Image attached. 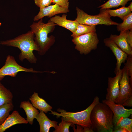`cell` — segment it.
<instances>
[{
  "mask_svg": "<svg viewBox=\"0 0 132 132\" xmlns=\"http://www.w3.org/2000/svg\"><path fill=\"white\" fill-rule=\"evenodd\" d=\"M102 102L108 106L112 111L113 114V121L114 126L116 124L121 117H128L132 114V109H126L122 105L106 99L103 100Z\"/></svg>",
  "mask_w": 132,
  "mask_h": 132,
  "instance_id": "cell-12",
  "label": "cell"
},
{
  "mask_svg": "<svg viewBox=\"0 0 132 132\" xmlns=\"http://www.w3.org/2000/svg\"><path fill=\"white\" fill-rule=\"evenodd\" d=\"M26 120L21 116L18 111H14L0 125V132H3L11 127L18 124H27Z\"/></svg>",
  "mask_w": 132,
  "mask_h": 132,
  "instance_id": "cell-13",
  "label": "cell"
},
{
  "mask_svg": "<svg viewBox=\"0 0 132 132\" xmlns=\"http://www.w3.org/2000/svg\"><path fill=\"white\" fill-rule=\"evenodd\" d=\"M72 41L75 48L81 54L86 55L96 49L99 40L96 32H93L73 38Z\"/></svg>",
  "mask_w": 132,
  "mask_h": 132,
  "instance_id": "cell-7",
  "label": "cell"
},
{
  "mask_svg": "<svg viewBox=\"0 0 132 132\" xmlns=\"http://www.w3.org/2000/svg\"><path fill=\"white\" fill-rule=\"evenodd\" d=\"M115 125L125 129L128 132H132V119L129 118L128 117H121L119 119Z\"/></svg>",
  "mask_w": 132,
  "mask_h": 132,
  "instance_id": "cell-25",
  "label": "cell"
},
{
  "mask_svg": "<svg viewBox=\"0 0 132 132\" xmlns=\"http://www.w3.org/2000/svg\"><path fill=\"white\" fill-rule=\"evenodd\" d=\"M126 37L128 43L132 48V30L126 31Z\"/></svg>",
  "mask_w": 132,
  "mask_h": 132,
  "instance_id": "cell-30",
  "label": "cell"
},
{
  "mask_svg": "<svg viewBox=\"0 0 132 132\" xmlns=\"http://www.w3.org/2000/svg\"><path fill=\"white\" fill-rule=\"evenodd\" d=\"M103 42L105 46L111 50L116 57L117 60L116 66L115 70L116 74L121 69V65L126 61L128 55L121 49L109 38L104 39Z\"/></svg>",
  "mask_w": 132,
  "mask_h": 132,
  "instance_id": "cell-10",
  "label": "cell"
},
{
  "mask_svg": "<svg viewBox=\"0 0 132 132\" xmlns=\"http://www.w3.org/2000/svg\"><path fill=\"white\" fill-rule=\"evenodd\" d=\"M99 102V97L96 96L91 104L82 111L76 112H70L59 108L57 111L60 112V113L51 111L50 113L56 116L57 118L61 117L65 121L70 122L73 125H78L83 127H88L92 128L90 120L91 112L94 107Z\"/></svg>",
  "mask_w": 132,
  "mask_h": 132,
  "instance_id": "cell-4",
  "label": "cell"
},
{
  "mask_svg": "<svg viewBox=\"0 0 132 132\" xmlns=\"http://www.w3.org/2000/svg\"><path fill=\"white\" fill-rule=\"evenodd\" d=\"M113 114L106 104L99 102L93 109L90 115L92 128L94 132H113Z\"/></svg>",
  "mask_w": 132,
  "mask_h": 132,
  "instance_id": "cell-3",
  "label": "cell"
},
{
  "mask_svg": "<svg viewBox=\"0 0 132 132\" xmlns=\"http://www.w3.org/2000/svg\"><path fill=\"white\" fill-rule=\"evenodd\" d=\"M14 107L13 103H7L0 106V125L8 117Z\"/></svg>",
  "mask_w": 132,
  "mask_h": 132,
  "instance_id": "cell-22",
  "label": "cell"
},
{
  "mask_svg": "<svg viewBox=\"0 0 132 132\" xmlns=\"http://www.w3.org/2000/svg\"><path fill=\"white\" fill-rule=\"evenodd\" d=\"M29 99L33 106L40 111L46 113L48 112L52 111V107L44 99L40 97L37 93L34 92Z\"/></svg>",
  "mask_w": 132,
  "mask_h": 132,
  "instance_id": "cell-17",
  "label": "cell"
},
{
  "mask_svg": "<svg viewBox=\"0 0 132 132\" xmlns=\"http://www.w3.org/2000/svg\"><path fill=\"white\" fill-rule=\"evenodd\" d=\"M43 18L30 26L34 35V39L38 46L39 54L43 55L52 46L55 41V37L48 36V34L54 30L56 24L49 20L46 23L43 22Z\"/></svg>",
  "mask_w": 132,
  "mask_h": 132,
  "instance_id": "cell-2",
  "label": "cell"
},
{
  "mask_svg": "<svg viewBox=\"0 0 132 132\" xmlns=\"http://www.w3.org/2000/svg\"><path fill=\"white\" fill-rule=\"evenodd\" d=\"M73 125V129L74 132H84V128L83 127L80 125H77V128L75 129Z\"/></svg>",
  "mask_w": 132,
  "mask_h": 132,
  "instance_id": "cell-32",
  "label": "cell"
},
{
  "mask_svg": "<svg viewBox=\"0 0 132 132\" xmlns=\"http://www.w3.org/2000/svg\"><path fill=\"white\" fill-rule=\"evenodd\" d=\"M96 26H91L79 24L71 36L73 38L87 34L91 32H96Z\"/></svg>",
  "mask_w": 132,
  "mask_h": 132,
  "instance_id": "cell-21",
  "label": "cell"
},
{
  "mask_svg": "<svg viewBox=\"0 0 132 132\" xmlns=\"http://www.w3.org/2000/svg\"><path fill=\"white\" fill-rule=\"evenodd\" d=\"M52 3L54 4H56L63 7L69 8V0H52Z\"/></svg>",
  "mask_w": 132,
  "mask_h": 132,
  "instance_id": "cell-29",
  "label": "cell"
},
{
  "mask_svg": "<svg viewBox=\"0 0 132 132\" xmlns=\"http://www.w3.org/2000/svg\"><path fill=\"white\" fill-rule=\"evenodd\" d=\"M21 71L31 73H39L41 72L23 67L19 65L13 56L8 55L6 57L4 65L0 69V81L6 76L14 77L18 73Z\"/></svg>",
  "mask_w": 132,
  "mask_h": 132,
  "instance_id": "cell-8",
  "label": "cell"
},
{
  "mask_svg": "<svg viewBox=\"0 0 132 132\" xmlns=\"http://www.w3.org/2000/svg\"><path fill=\"white\" fill-rule=\"evenodd\" d=\"M13 95L0 81V106L7 103H13Z\"/></svg>",
  "mask_w": 132,
  "mask_h": 132,
  "instance_id": "cell-19",
  "label": "cell"
},
{
  "mask_svg": "<svg viewBox=\"0 0 132 132\" xmlns=\"http://www.w3.org/2000/svg\"><path fill=\"white\" fill-rule=\"evenodd\" d=\"M132 0H108L104 4L99 6L100 9H110L117 8L119 6H125L128 2Z\"/></svg>",
  "mask_w": 132,
  "mask_h": 132,
  "instance_id": "cell-23",
  "label": "cell"
},
{
  "mask_svg": "<svg viewBox=\"0 0 132 132\" xmlns=\"http://www.w3.org/2000/svg\"><path fill=\"white\" fill-rule=\"evenodd\" d=\"M122 73V70L120 69L115 74V77L108 78L106 100L115 102L118 96L120 91L119 81Z\"/></svg>",
  "mask_w": 132,
  "mask_h": 132,
  "instance_id": "cell-9",
  "label": "cell"
},
{
  "mask_svg": "<svg viewBox=\"0 0 132 132\" xmlns=\"http://www.w3.org/2000/svg\"><path fill=\"white\" fill-rule=\"evenodd\" d=\"M130 11L132 12V2H131L129 6L128 7Z\"/></svg>",
  "mask_w": 132,
  "mask_h": 132,
  "instance_id": "cell-33",
  "label": "cell"
},
{
  "mask_svg": "<svg viewBox=\"0 0 132 132\" xmlns=\"http://www.w3.org/2000/svg\"><path fill=\"white\" fill-rule=\"evenodd\" d=\"M34 35L31 30L27 33L19 35L12 39L0 42V44L3 45L11 46L18 48L21 51L19 59L23 61L26 59L31 63H35L37 59L33 51H38V48L34 39Z\"/></svg>",
  "mask_w": 132,
  "mask_h": 132,
  "instance_id": "cell-1",
  "label": "cell"
},
{
  "mask_svg": "<svg viewBox=\"0 0 132 132\" xmlns=\"http://www.w3.org/2000/svg\"><path fill=\"white\" fill-rule=\"evenodd\" d=\"M1 22H0V26H1Z\"/></svg>",
  "mask_w": 132,
  "mask_h": 132,
  "instance_id": "cell-34",
  "label": "cell"
},
{
  "mask_svg": "<svg viewBox=\"0 0 132 132\" xmlns=\"http://www.w3.org/2000/svg\"><path fill=\"white\" fill-rule=\"evenodd\" d=\"M67 15L63 14L61 16L55 15L54 17L50 18L49 20L58 25L68 30L72 33L76 30L78 25V22L75 20H72L66 19Z\"/></svg>",
  "mask_w": 132,
  "mask_h": 132,
  "instance_id": "cell-14",
  "label": "cell"
},
{
  "mask_svg": "<svg viewBox=\"0 0 132 132\" xmlns=\"http://www.w3.org/2000/svg\"><path fill=\"white\" fill-rule=\"evenodd\" d=\"M113 132H128L125 129L114 126Z\"/></svg>",
  "mask_w": 132,
  "mask_h": 132,
  "instance_id": "cell-31",
  "label": "cell"
},
{
  "mask_svg": "<svg viewBox=\"0 0 132 132\" xmlns=\"http://www.w3.org/2000/svg\"><path fill=\"white\" fill-rule=\"evenodd\" d=\"M20 107L23 108L25 111L27 117L26 120L28 123L32 125L34 119L39 113L38 110L29 101H22Z\"/></svg>",
  "mask_w": 132,
  "mask_h": 132,
  "instance_id": "cell-18",
  "label": "cell"
},
{
  "mask_svg": "<svg viewBox=\"0 0 132 132\" xmlns=\"http://www.w3.org/2000/svg\"><path fill=\"white\" fill-rule=\"evenodd\" d=\"M35 4L39 8L47 7L52 3V0H34Z\"/></svg>",
  "mask_w": 132,
  "mask_h": 132,
  "instance_id": "cell-28",
  "label": "cell"
},
{
  "mask_svg": "<svg viewBox=\"0 0 132 132\" xmlns=\"http://www.w3.org/2000/svg\"><path fill=\"white\" fill-rule=\"evenodd\" d=\"M61 121L57 125L53 132H69V129L70 126L73 125L72 123L65 121L62 117Z\"/></svg>",
  "mask_w": 132,
  "mask_h": 132,
  "instance_id": "cell-26",
  "label": "cell"
},
{
  "mask_svg": "<svg viewBox=\"0 0 132 132\" xmlns=\"http://www.w3.org/2000/svg\"><path fill=\"white\" fill-rule=\"evenodd\" d=\"M35 119L39 125L40 132H49L51 127L55 129L58 125L57 121L50 120L45 113L42 111H40Z\"/></svg>",
  "mask_w": 132,
  "mask_h": 132,
  "instance_id": "cell-15",
  "label": "cell"
},
{
  "mask_svg": "<svg viewBox=\"0 0 132 132\" xmlns=\"http://www.w3.org/2000/svg\"><path fill=\"white\" fill-rule=\"evenodd\" d=\"M77 16L75 20L79 24L91 26L99 25H118L119 23L113 21L107 9H100L99 13L95 15L87 14L78 7H76Z\"/></svg>",
  "mask_w": 132,
  "mask_h": 132,
  "instance_id": "cell-5",
  "label": "cell"
},
{
  "mask_svg": "<svg viewBox=\"0 0 132 132\" xmlns=\"http://www.w3.org/2000/svg\"><path fill=\"white\" fill-rule=\"evenodd\" d=\"M126 61V62L125 66L127 69L129 76L130 83L132 87V53L128 55Z\"/></svg>",
  "mask_w": 132,
  "mask_h": 132,
  "instance_id": "cell-27",
  "label": "cell"
},
{
  "mask_svg": "<svg viewBox=\"0 0 132 132\" xmlns=\"http://www.w3.org/2000/svg\"><path fill=\"white\" fill-rule=\"evenodd\" d=\"M107 10L111 17H118L123 20L125 17L132 12L128 7L125 6L115 10L110 9Z\"/></svg>",
  "mask_w": 132,
  "mask_h": 132,
  "instance_id": "cell-20",
  "label": "cell"
},
{
  "mask_svg": "<svg viewBox=\"0 0 132 132\" xmlns=\"http://www.w3.org/2000/svg\"><path fill=\"white\" fill-rule=\"evenodd\" d=\"M126 31H120L119 35L111 34L109 38L128 55L132 53V48L128 43L126 37Z\"/></svg>",
  "mask_w": 132,
  "mask_h": 132,
  "instance_id": "cell-16",
  "label": "cell"
},
{
  "mask_svg": "<svg viewBox=\"0 0 132 132\" xmlns=\"http://www.w3.org/2000/svg\"><path fill=\"white\" fill-rule=\"evenodd\" d=\"M122 73L120 80V91L115 101L117 104L123 106H132V90L129 81V77L126 66L122 69Z\"/></svg>",
  "mask_w": 132,
  "mask_h": 132,
  "instance_id": "cell-6",
  "label": "cell"
},
{
  "mask_svg": "<svg viewBox=\"0 0 132 132\" xmlns=\"http://www.w3.org/2000/svg\"><path fill=\"white\" fill-rule=\"evenodd\" d=\"M69 8L63 7L55 4L47 7L40 8L38 14L34 18L35 21H38L45 16L51 18L59 14H66L69 12Z\"/></svg>",
  "mask_w": 132,
  "mask_h": 132,
  "instance_id": "cell-11",
  "label": "cell"
},
{
  "mask_svg": "<svg viewBox=\"0 0 132 132\" xmlns=\"http://www.w3.org/2000/svg\"><path fill=\"white\" fill-rule=\"evenodd\" d=\"M117 26V30L118 31L132 30V12L125 18L122 23Z\"/></svg>",
  "mask_w": 132,
  "mask_h": 132,
  "instance_id": "cell-24",
  "label": "cell"
}]
</instances>
